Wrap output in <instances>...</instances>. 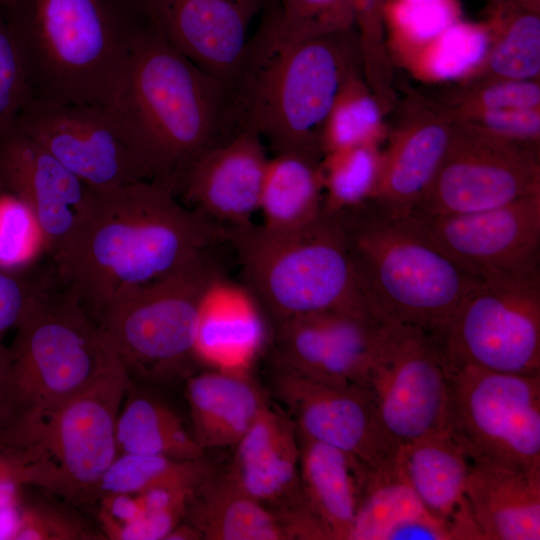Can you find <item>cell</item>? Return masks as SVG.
Here are the masks:
<instances>
[{
	"label": "cell",
	"mask_w": 540,
	"mask_h": 540,
	"mask_svg": "<svg viewBox=\"0 0 540 540\" xmlns=\"http://www.w3.org/2000/svg\"><path fill=\"white\" fill-rule=\"evenodd\" d=\"M87 187V186H86ZM230 229L147 180L87 187L70 235L51 255L57 280L92 320L114 299L196 255L229 245Z\"/></svg>",
	"instance_id": "6da1fadb"
},
{
	"label": "cell",
	"mask_w": 540,
	"mask_h": 540,
	"mask_svg": "<svg viewBox=\"0 0 540 540\" xmlns=\"http://www.w3.org/2000/svg\"><path fill=\"white\" fill-rule=\"evenodd\" d=\"M146 16L105 111L144 180L174 193L202 155L242 129L229 87L176 50Z\"/></svg>",
	"instance_id": "7a4b0ae2"
},
{
	"label": "cell",
	"mask_w": 540,
	"mask_h": 540,
	"mask_svg": "<svg viewBox=\"0 0 540 540\" xmlns=\"http://www.w3.org/2000/svg\"><path fill=\"white\" fill-rule=\"evenodd\" d=\"M270 2L229 86L239 125L267 142L274 154L322 158L320 137L328 113L345 79L362 70L357 32L286 38Z\"/></svg>",
	"instance_id": "3957f363"
},
{
	"label": "cell",
	"mask_w": 540,
	"mask_h": 540,
	"mask_svg": "<svg viewBox=\"0 0 540 540\" xmlns=\"http://www.w3.org/2000/svg\"><path fill=\"white\" fill-rule=\"evenodd\" d=\"M4 12L31 100L103 109L147 18L135 0H15Z\"/></svg>",
	"instance_id": "277c9868"
},
{
	"label": "cell",
	"mask_w": 540,
	"mask_h": 540,
	"mask_svg": "<svg viewBox=\"0 0 540 540\" xmlns=\"http://www.w3.org/2000/svg\"><path fill=\"white\" fill-rule=\"evenodd\" d=\"M332 214L359 284L385 320L436 338L480 281L451 259L411 213L371 199Z\"/></svg>",
	"instance_id": "5b68a950"
},
{
	"label": "cell",
	"mask_w": 540,
	"mask_h": 540,
	"mask_svg": "<svg viewBox=\"0 0 540 540\" xmlns=\"http://www.w3.org/2000/svg\"><path fill=\"white\" fill-rule=\"evenodd\" d=\"M244 283L275 325L299 315L338 311L381 318L363 292L334 214L305 228L272 233L254 223L230 229Z\"/></svg>",
	"instance_id": "8992f818"
},
{
	"label": "cell",
	"mask_w": 540,
	"mask_h": 540,
	"mask_svg": "<svg viewBox=\"0 0 540 540\" xmlns=\"http://www.w3.org/2000/svg\"><path fill=\"white\" fill-rule=\"evenodd\" d=\"M129 376L112 350L87 388L54 408L22 417L10 454L14 482L72 502L94 500L118 456L116 424Z\"/></svg>",
	"instance_id": "52a82bcc"
},
{
	"label": "cell",
	"mask_w": 540,
	"mask_h": 540,
	"mask_svg": "<svg viewBox=\"0 0 540 540\" xmlns=\"http://www.w3.org/2000/svg\"><path fill=\"white\" fill-rule=\"evenodd\" d=\"M15 331L5 395L21 417L54 408L87 388L112 352L56 277L34 293Z\"/></svg>",
	"instance_id": "ba28073f"
},
{
	"label": "cell",
	"mask_w": 540,
	"mask_h": 540,
	"mask_svg": "<svg viewBox=\"0 0 540 540\" xmlns=\"http://www.w3.org/2000/svg\"><path fill=\"white\" fill-rule=\"evenodd\" d=\"M220 247L120 295L94 319L105 343L130 372L154 379L183 373L195 362L202 294L224 272Z\"/></svg>",
	"instance_id": "9c48e42d"
},
{
	"label": "cell",
	"mask_w": 540,
	"mask_h": 540,
	"mask_svg": "<svg viewBox=\"0 0 540 540\" xmlns=\"http://www.w3.org/2000/svg\"><path fill=\"white\" fill-rule=\"evenodd\" d=\"M445 368L448 431L470 463L540 472V375Z\"/></svg>",
	"instance_id": "30bf717a"
},
{
	"label": "cell",
	"mask_w": 540,
	"mask_h": 540,
	"mask_svg": "<svg viewBox=\"0 0 540 540\" xmlns=\"http://www.w3.org/2000/svg\"><path fill=\"white\" fill-rule=\"evenodd\" d=\"M434 339L445 365L540 375V272L480 280Z\"/></svg>",
	"instance_id": "8fae6325"
},
{
	"label": "cell",
	"mask_w": 540,
	"mask_h": 540,
	"mask_svg": "<svg viewBox=\"0 0 540 540\" xmlns=\"http://www.w3.org/2000/svg\"><path fill=\"white\" fill-rule=\"evenodd\" d=\"M540 193L539 144L456 122L448 150L411 210L423 217L478 212Z\"/></svg>",
	"instance_id": "7c38bea8"
},
{
	"label": "cell",
	"mask_w": 540,
	"mask_h": 540,
	"mask_svg": "<svg viewBox=\"0 0 540 540\" xmlns=\"http://www.w3.org/2000/svg\"><path fill=\"white\" fill-rule=\"evenodd\" d=\"M399 446L448 430V376L430 334L387 321L363 385Z\"/></svg>",
	"instance_id": "4fadbf2b"
},
{
	"label": "cell",
	"mask_w": 540,
	"mask_h": 540,
	"mask_svg": "<svg viewBox=\"0 0 540 540\" xmlns=\"http://www.w3.org/2000/svg\"><path fill=\"white\" fill-rule=\"evenodd\" d=\"M270 379L298 433L338 448L366 470L397 461L400 446L382 425L365 388L321 382L276 366Z\"/></svg>",
	"instance_id": "5bb4252c"
},
{
	"label": "cell",
	"mask_w": 540,
	"mask_h": 540,
	"mask_svg": "<svg viewBox=\"0 0 540 540\" xmlns=\"http://www.w3.org/2000/svg\"><path fill=\"white\" fill-rule=\"evenodd\" d=\"M415 216L451 259L480 280L540 272V193L478 212Z\"/></svg>",
	"instance_id": "9a60e30c"
},
{
	"label": "cell",
	"mask_w": 540,
	"mask_h": 540,
	"mask_svg": "<svg viewBox=\"0 0 540 540\" xmlns=\"http://www.w3.org/2000/svg\"><path fill=\"white\" fill-rule=\"evenodd\" d=\"M16 125L87 187L112 188L144 180L103 108L30 100Z\"/></svg>",
	"instance_id": "2e32d148"
},
{
	"label": "cell",
	"mask_w": 540,
	"mask_h": 540,
	"mask_svg": "<svg viewBox=\"0 0 540 540\" xmlns=\"http://www.w3.org/2000/svg\"><path fill=\"white\" fill-rule=\"evenodd\" d=\"M387 320L338 311L273 325L274 366L335 385L363 387Z\"/></svg>",
	"instance_id": "e0dca14e"
},
{
	"label": "cell",
	"mask_w": 540,
	"mask_h": 540,
	"mask_svg": "<svg viewBox=\"0 0 540 540\" xmlns=\"http://www.w3.org/2000/svg\"><path fill=\"white\" fill-rule=\"evenodd\" d=\"M270 0H135L182 55L228 87L246 53L250 24Z\"/></svg>",
	"instance_id": "ac0fdd59"
},
{
	"label": "cell",
	"mask_w": 540,
	"mask_h": 540,
	"mask_svg": "<svg viewBox=\"0 0 540 540\" xmlns=\"http://www.w3.org/2000/svg\"><path fill=\"white\" fill-rule=\"evenodd\" d=\"M227 473L277 517L284 531L310 512L301 488L297 429L281 407L262 405L235 445Z\"/></svg>",
	"instance_id": "d6986e66"
},
{
	"label": "cell",
	"mask_w": 540,
	"mask_h": 540,
	"mask_svg": "<svg viewBox=\"0 0 540 540\" xmlns=\"http://www.w3.org/2000/svg\"><path fill=\"white\" fill-rule=\"evenodd\" d=\"M268 159L260 137L242 130L202 155L180 179L174 194L228 229L250 225L259 211Z\"/></svg>",
	"instance_id": "ffe728a7"
},
{
	"label": "cell",
	"mask_w": 540,
	"mask_h": 540,
	"mask_svg": "<svg viewBox=\"0 0 540 540\" xmlns=\"http://www.w3.org/2000/svg\"><path fill=\"white\" fill-rule=\"evenodd\" d=\"M86 185L15 124L0 136V193L35 216L51 256L75 227Z\"/></svg>",
	"instance_id": "44dd1931"
},
{
	"label": "cell",
	"mask_w": 540,
	"mask_h": 540,
	"mask_svg": "<svg viewBox=\"0 0 540 540\" xmlns=\"http://www.w3.org/2000/svg\"><path fill=\"white\" fill-rule=\"evenodd\" d=\"M407 98L396 127L388 133L373 200L410 213L427 191L448 150L455 121L436 101L416 93Z\"/></svg>",
	"instance_id": "7402d4cb"
},
{
	"label": "cell",
	"mask_w": 540,
	"mask_h": 540,
	"mask_svg": "<svg viewBox=\"0 0 540 540\" xmlns=\"http://www.w3.org/2000/svg\"><path fill=\"white\" fill-rule=\"evenodd\" d=\"M398 463L426 510L452 540H482L466 484L470 460L448 430L400 446Z\"/></svg>",
	"instance_id": "603a6c76"
},
{
	"label": "cell",
	"mask_w": 540,
	"mask_h": 540,
	"mask_svg": "<svg viewBox=\"0 0 540 540\" xmlns=\"http://www.w3.org/2000/svg\"><path fill=\"white\" fill-rule=\"evenodd\" d=\"M265 316L258 298L244 282L228 278L225 271L218 274L202 294L196 360L217 369L246 370L264 344Z\"/></svg>",
	"instance_id": "cb8c5ba5"
},
{
	"label": "cell",
	"mask_w": 540,
	"mask_h": 540,
	"mask_svg": "<svg viewBox=\"0 0 540 540\" xmlns=\"http://www.w3.org/2000/svg\"><path fill=\"white\" fill-rule=\"evenodd\" d=\"M349 540H452L424 507L398 463L366 470Z\"/></svg>",
	"instance_id": "d4e9b609"
},
{
	"label": "cell",
	"mask_w": 540,
	"mask_h": 540,
	"mask_svg": "<svg viewBox=\"0 0 540 540\" xmlns=\"http://www.w3.org/2000/svg\"><path fill=\"white\" fill-rule=\"evenodd\" d=\"M466 495L482 540L540 539V472L471 464Z\"/></svg>",
	"instance_id": "484cf974"
},
{
	"label": "cell",
	"mask_w": 540,
	"mask_h": 540,
	"mask_svg": "<svg viewBox=\"0 0 540 540\" xmlns=\"http://www.w3.org/2000/svg\"><path fill=\"white\" fill-rule=\"evenodd\" d=\"M193 438L205 449L234 448L267 401L246 370L214 369L186 385Z\"/></svg>",
	"instance_id": "4316f807"
},
{
	"label": "cell",
	"mask_w": 540,
	"mask_h": 540,
	"mask_svg": "<svg viewBox=\"0 0 540 540\" xmlns=\"http://www.w3.org/2000/svg\"><path fill=\"white\" fill-rule=\"evenodd\" d=\"M297 435L305 500L330 540H349L366 469L338 448Z\"/></svg>",
	"instance_id": "83f0119b"
},
{
	"label": "cell",
	"mask_w": 540,
	"mask_h": 540,
	"mask_svg": "<svg viewBox=\"0 0 540 540\" xmlns=\"http://www.w3.org/2000/svg\"><path fill=\"white\" fill-rule=\"evenodd\" d=\"M184 522L206 540H289L277 517L214 470L195 488Z\"/></svg>",
	"instance_id": "f1b7e54d"
},
{
	"label": "cell",
	"mask_w": 540,
	"mask_h": 540,
	"mask_svg": "<svg viewBox=\"0 0 540 540\" xmlns=\"http://www.w3.org/2000/svg\"><path fill=\"white\" fill-rule=\"evenodd\" d=\"M320 161L299 153L274 154L268 159L259 203L264 230L295 232L321 216L324 194Z\"/></svg>",
	"instance_id": "f546056e"
},
{
	"label": "cell",
	"mask_w": 540,
	"mask_h": 540,
	"mask_svg": "<svg viewBox=\"0 0 540 540\" xmlns=\"http://www.w3.org/2000/svg\"><path fill=\"white\" fill-rule=\"evenodd\" d=\"M486 21L492 31L490 49L464 82L537 80L540 75V13L520 0H487Z\"/></svg>",
	"instance_id": "4dcf8cb0"
},
{
	"label": "cell",
	"mask_w": 540,
	"mask_h": 540,
	"mask_svg": "<svg viewBox=\"0 0 540 540\" xmlns=\"http://www.w3.org/2000/svg\"><path fill=\"white\" fill-rule=\"evenodd\" d=\"M116 442L118 454H150L179 460L204 457V450L172 410L142 396L129 398L120 409Z\"/></svg>",
	"instance_id": "1f68e13d"
},
{
	"label": "cell",
	"mask_w": 540,
	"mask_h": 540,
	"mask_svg": "<svg viewBox=\"0 0 540 540\" xmlns=\"http://www.w3.org/2000/svg\"><path fill=\"white\" fill-rule=\"evenodd\" d=\"M491 43L492 31L486 20L462 18L400 63L423 81L462 83L482 64Z\"/></svg>",
	"instance_id": "d6a6232c"
},
{
	"label": "cell",
	"mask_w": 540,
	"mask_h": 540,
	"mask_svg": "<svg viewBox=\"0 0 540 540\" xmlns=\"http://www.w3.org/2000/svg\"><path fill=\"white\" fill-rule=\"evenodd\" d=\"M385 116L363 71L352 72L324 122L320 137L322 155L359 145H381L389 133Z\"/></svg>",
	"instance_id": "836d02e7"
},
{
	"label": "cell",
	"mask_w": 540,
	"mask_h": 540,
	"mask_svg": "<svg viewBox=\"0 0 540 540\" xmlns=\"http://www.w3.org/2000/svg\"><path fill=\"white\" fill-rule=\"evenodd\" d=\"M204 459L179 460L150 454H118L102 477L95 499L113 494L138 495L149 490H194L211 472Z\"/></svg>",
	"instance_id": "e575fe53"
},
{
	"label": "cell",
	"mask_w": 540,
	"mask_h": 540,
	"mask_svg": "<svg viewBox=\"0 0 540 540\" xmlns=\"http://www.w3.org/2000/svg\"><path fill=\"white\" fill-rule=\"evenodd\" d=\"M463 18L460 0H383L389 54L400 62Z\"/></svg>",
	"instance_id": "d590c367"
},
{
	"label": "cell",
	"mask_w": 540,
	"mask_h": 540,
	"mask_svg": "<svg viewBox=\"0 0 540 540\" xmlns=\"http://www.w3.org/2000/svg\"><path fill=\"white\" fill-rule=\"evenodd\" d=\"M380 145L365 144L322 156L320 174L326 212H337L373 198L381 169Z\"/></svg>",
	"instance_id": "8d00e7d4"
},
{
	"label": "cell",
	"mask_w": 540,
	"mask_h": 540,
	"mask_svg": "<svg viewBox=\"0 0 540 540\" xmlns=\"http://www.w3.org/2000/svg\"><path fill=\"white\" fill-rule=\"evenodd\" d=\"M47 254V240L30 209L0 193V267L29 270Z\"/></svg>",
	"instance_id": "74e56055"
},
{
	"label": "cell",
	"mask_w": 540,
	"mask_h": 540,
	"mask_svg": "<svg viewBox=\"0 0 540 540\" xmlns=\"http://www.w3.org/2000/svg\"><path fill=\"white\" fill-rule=\"evenodd\" d=\"M276 26L289 39H307L355 29L351 0H277Z\"/></svg>",
	"instance_id": "f35d334b"
},
{
	"label": "cell",
	"mask_w": 540,
	"mask_h": 540,
	"mask_svg": "<svg viewBox=\"0 0 540 540\" xmlns=\"http://www.w3.org/2000/svg\"><path fill=\"white\" fill-rule=\"evenodd\" d=\"M364 78L375 92L393 86V67L383 21V0H351Z\"/></svg>",
	"instance_id": "ab89813d"
},
{
	"label": "cell",
	"mask_w": 540,
	"mask_h": 540,
	"mask_svg": "<svg viewBox=\"0 0 540 540\" xmlns=\"http://www.w3.org/2000/svg\"><path fill=\"white\" fill-rule=\"evenodd\" d=\"M437 103L447 112L540 108V81L503 79L469 83L452 100Z\"/></svg>",
	"instance_id": "60d3db41"
},
{
	"label": "cell",
	"mask_w": 540,
	"mask_h": 540,
	"mask_svg": "<svg viewBox=\"0 0 540 540\" xmlns=\"http://www.w3.org/2000/svg\"><path fill=\"white\" fill-rule=\"evenodd\" d=\"M36 270L0 267V394L4 397L9 372V347L4 344V337L15 329L34 293L50 277V273Z\"/></svg>",
	"instance_id": "b9f144b4"
},
{
	"label": "cell",
	"mask_w": 540,
	"mask_h": 540,
	"mask_svg": "<svg viewBox=\"0 0 540 540\" xmlns=\"http://www.w3.org/2000/svg\"><path fill=\"white\" fill-rule=\"evenodd\" d=\"M30 100L22 58L0 7V136L16 124Z\"/></svg>",
	"instance_id": "7bdbcfd3"
},
{
	"label": "cell",
	"mask_w": 540,
	"mask_h": 540,
	"mask_svg": "<svg viewBox=\"0 0 540 540\" xmlns=\"http://www.w3.org/2000/svg\"><path fill=\"white\" fill-rule=\"evenodd\" d=\"M444 112L456 122L470 124L499 136L533 144L540 143V108Z\"/></svg>",
	"instance_id": "ee69618b"
},
{
	"label": "cell",
	"mask_w": 540,
	"mask_h": 540,
	"mask_svg": "<svg viewBox=\"0 0 540 540\" xmlns=\"http://www.w3.org/2000/svg\"><path fill=\"white\" fill-rule=\"evenodd\" d=\"M83 526L74 518L50 507H33L21 516L12 539L70 540L83 538Z\"/></svg>",
	"instance_id": "f6af8a7d"
},
{
	"label": "cell",
	"mask_w": 540,
	"mask_h": 540,
	"mask_svg": "<svg viewBox=\"0 0 540 540\" xmlns=\"http://www.w3.org/2000/svg\"><path fill=\"white\" fill-rule=\"evenodd\" d=\"M20 418L16 408L0 394V459L4 460L10 450Z\"/></svg>",
	"instance_id": "bcb514c9"
},
{
	"label": "cell",
	"mask_w": 540,
	"mask_h": 540,
	"mask_svg": "<svg viewBox=\"0 0 540 540\" xmlns=\"http://www.w3.org/2000/svg\"><path fill=\"white\" fill-rule=\"evenodd\" d=\"M165 540H200L198 532L182 521L166 536Z\"/></svg>",
	"instance_id": "7dc6e473"
},
{
	"label": "cell",
	"mask_w": 540,
	"mask_h": 540,
	"mask_svg": "<svg viewBox=\"0 0 540 540\" xmlns=\"http://www.w3.org/2000/svg\"><path fill=\"white\" fill-rule=\"evenodd\" d=\"M528 9L540 13V0H520Z\"/></svg>",
	"instance_id": "c3c4849f"
},
{
	"label": "cell",
	"mask_w": 540,
	"mask_h": 540,
	"mask_svg": "<svg viewBox=\"0 0 540 540\" xmlns=\"http://www.w3.org/2000/svg\"><path fill=\"white\" fill-rule=\"evenodd\" d=\"M15 0H0V7L6 8L10 6Z\"/></svg>",
	"instance_id": "681fc988"
}]
</instances>
